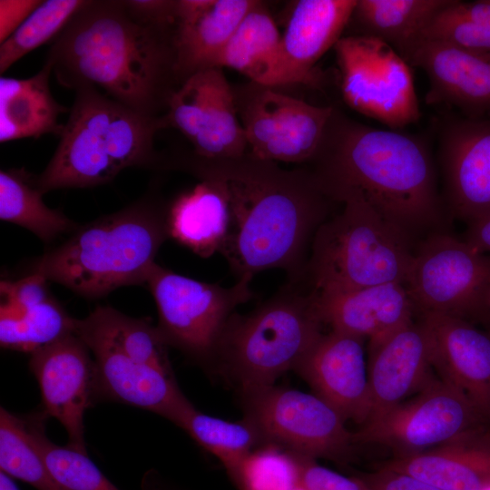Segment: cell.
<instances>
[{"instance_id":"obj_1","label":"cell","mask_w":490,"mask_h":490,"mask_svg":"<svg viewBox=\"0 0 490 490\" xmlns=\"http://www.w3.org/2000/svg\"><path fill=\"white\" fill-rule=\"evenodd\" d=\"M175 1L85 0L53 40L46 62L57 82L83 85L148 117H162L181 86Z\"/></svg>"},{"instance_id":"obj_2","label":"cell","mask_w":490,"mask_h":490,"mask_svg":"<svg viewBox=\"0 0 490 490\" xmlns=\"http://www.w3.org/2000/svg\"><path fill=\"white\" fill-rule=\"evenodd\" d=\"M170 168L223 187L230 224L220 253L237 279L270 269H283L289 279H298L309 244L337 203L311 170H285L247 153L221 160L179 157Z\"/></svg>"},{"instance_id":"obj_3","label":"cell","mask_w":490,"mask_h":490,"mask_svg":"<svg viewBox=\"0 0 490 490\" xmlns=\"http://www.w3.org/2000/svg\"><path fill=\"white\" fill-rule=\"evenodd\" d=\"M310 162L334 201H363L412 241L443 221L446 207L434 160L418 137L374 128L334 109Z\"/></svg>"},{"instance_id":"obj_4","label":"cell","mask_w":490,"mask_h":490,"mask_svg":"<svg viewBox=\"0 0 490 490\" xmlns=\"http://www.w3.org/2000/svg\"><path fill=\"white\" fill-rule=\"evenodd\" d=\"M167 205L146 195L79 227L62 244L33 260L28 274L64 286L90 299L145 284L169 238Z\"/></svg>"},{"instance_id":"obj_5","label":"cell","mask_w":490,"mask_h":490,"mask_svg":"<svg viewBox=\"0 0 490 490\" xmlns=\"http://www.w3.org/2000/svg\"><path fill=\"white\" fill-rule=\"evenodd\" d=\"M74 92L56 150L35 178L44 194L99 186L129 167H159L154 138L165 128L162 116L142 115L94 86L83 85Z\"/></svg>"},{"instance_id":"obj_6","label":"cell","mask_w":490,"mask_h":490,"mask_svg":"<svg viewBox=\"0 0 490 490\" xmlns=\"http://www.w3.org/2000/svg\"><path fill=\"white\" fill-rule=\"evenodd\" d=\"M317 230L299 279L314 291L407 280L415 249L398 229L357 198Z\"/></svg>"},{"instance_id":"obj_7","label":"cell","mask_w":490,"mask_h":490,"mask_svg":"<svg viewBox=\"0 0 490 490\" xmlns=\"http://www.w3.org/2000/svg\"><path fill=\"white\" fill-rule=\"evenodd\" d=\"M321 326L314 291L289 279L253 311L231 315L214 361L235 376L242 392L272 386L297 368L321 336Z\"/></svg>"},{"instance_id":"obj_8","label":"cell","mask_w":490,"mask_h":490,"mask_svg":"<svg viewBox=\"0 0 490 490\" xmlns=\"http://www.w3.org/2000/svg\"><path fill=\"white\" fill-rule=\"evenodd\" d=\"M251 277L230 287L178 274L157 263L145 284L158 312L157 329L167 346L200 364L214 361L222 335L235 309L255 297Z\"/></svg>"},{"instance_id":"obj_9","label":"cell","mask_w":490,"mask_h":490,"mask_svg":"<svg viewBox=\"0 0 490 490\" xmlns=\"http://www.w3.org/2000/svg\"><path fill=\"white\" fill-rule=\"evenodd\" d=\"M405 285L418 316L471 322L490 312V257L465 240L433 232L415 249Z\"/></svg>"},{"instance_id":"obj_10","label":"cell","mask_w":490,"mask_h":490,"mask_svg":"<svg viewBox=\"0 0 490 490\" xmlns=\"http://www.w3.org/2000/svg\"><path fill=\"white\" fill-rule=\"evenodd\" d=\"M346 103L398 130L418 121L414 78L406 60L389 44L368 36L341 37L334 46Z\"/></svg>"},{"instance_id":"obj_11","label":"cell","mask_w":490,"mask_h":490,"mask_svg":"<svg viewBox=\"0 0 490 490\" xmlns=\"http://www.w3.org/2000/svg\"><path fill=\"white\" fill-rule=\"evenodd\" d=\"M485 420L462 391L432 377L413 399L363 424L353 433V441L382 445L403 456L479 431Z\"/></svg>"},{"instance_id":"obj_12","label":"cell","mask_w":490,"mask_h":490,"mask_svg":"<svg viewBox=\"0 0 490 490\" xmlns=\"http://www.w3.org/2000/svg\"><path fill=\"white\" fill-rule=\"evenodd\" d=\"M242 393L246 419L264 442L299 456L337 460L354 444L344 417L316 394L273 385Z\"/></svg>"},{"instance_id":"obj_13","label":"cell","mask_w":490,"mask_h":490,"mask_svg":"<svg viewBox=\"0 0 490 490\" xmlns=\"http://www.w3.org/2000/svg\"><path fill=\"white\" fill-rule=\"evenodd\" d=\"M238 114L252 158L310 162L334 111L250 82L233 88Z\"/></svg>"},{"instance_id":"obj_14","label":"cell","mask_w":490,"mask_h":490,"mask_svg":"<svg viewBox=\"0 0 490 490\" xmlns=\"http://www.w3.org/2000/svg\"><path fill=\"white\" fill-rule=\"evenodd\" d=\"M162 120L192 146L191 153L179 157L221 160L247 153L234 90L222 68L205 69L185 80L172 93Z\"/></svg>"},{"instance_id":"obj_15","label":"cell","mask_w":490,"mask_h":490,"mask_svg":"<svg viewBox=\"0 0 490 490\" xmlns=\"http://www.w3.org/2000/svg\"><path fill=\"white\" fill-rule=\"evenodd\" d=\"M74 333L30 354L29 368L37 380L44 411L64 427L68 446L87 454L84 414L95 405L94 359Z\"/></svg>"},{"instance_id":"obj_16","label":"cell","mask_w":490,"mask_h":490,"mask_svg":"<svg viewBox=\"0 0 490 490\" xmlns=\"http://www.w3.org/2000/svg\"><path fill=\"white\" fill-rule=\"evenodd\" d=\"M446 210L468 224L490 215V122L456 121L439 138Z\"/></svg>"},{"instance_id":"obj_17","label":"cell","mask_w":490,"mask_h":490,"mask_svg":"<svg viewBox=\"0 0 490 490\" xmlns=\"http://www.w3.org/2000/svg\"><path fill=\"white\" fill-rule=\"evenodd\" d=\"M363 344L364 339L341 332L322 333L295 369L346 421L361 426L371 410Z\"/></svg>"},{"instance_id":"obj_18","label":"cell","mask_w":490,"mask_h":490,"mask_svg":"<svg viewBox=\"0 0 490 490\" xmlns=\"http://www.w3.org/2000/svg\"><path fill=\"white\" fill-rule=\"evenodd\" d=\"M368 353L371 400L368 421L403 403L433 377L430 334L419 317L379 339L369 341Z\"/></svg>"},{"instance_id":"obj_19","label":"cell","mask_w":490,"mask_h":490,"mask_svg":"<svg viewBox=\"0 0 490 490\" xmlns=\"http://www.w3.org/2000/svg\"><path fill=\"white\" fill-rule=\"evenodd\" d=\"M94 359L95 403L111 401L157 414L176 426L193 407L173 373L136 362L102 344L87 345Z\"/></svg>"},{"instance_id":"obj_20","label":"cell","mask_w":490,"mask_h":490,"mask_svg":"<svg viewBox=\"0 0 490 490\" xmlns=\"http://www.w3.org/2000/svg\"><path fill=\"white\" fill-rule=\"evenodd\" d=\"M432 366L440 378L462 391L490 418V333L460 318L426 314Z\"/></svg>"},{"instance_id":"obj_21","label":"cell","mask_w":490,"mask_h":490,"mask_svg":"<svg viewBox=\"0 0 490 490\" xmlns=\"http://www.w3.org/2000/svg\"><path fill=\"white\" fill-rule=\"evenodd\" d=\"M314 293L322 325L368 342L414 320L416 314L406 285L400 282Z\"/></svg>"},{"instance_id":"obj_22","label":"cell","mask_w":490,"mask_h":490,"mask_svg":"<svg viewBox=\"0 0 490 490\" xmlns=\"http://www.w3.org/2000/svg\"><path fill=\"white\" fill-rule=\"evenodd\" d=\"M256 0H176L174 46L181 85L192 74L219 67L220 56Z\"/></svg>"},{"instance_id":"obj_23","label":"cell","mask_w":490,"mask_h":490,"mask_svg":"<svg viewBox=\"0 0 490 490\" xmlns=\"http://www.w3.org/2000/svg\"><path fill=\"white\" fill-rule=\"evenodd\" d=\"M405 60L426 74L430 83L427 103L469 110L490 106V53L419 41Z\"/></svg>"},{"instance_id":"obj_24","label":"cell","mask_w":490,"mask_h":490,"mask_svg":"<svg viewBox=\"0 0 490 490\" xmlns=\"http://www.w3.org/2000/svg\"><path fill=\"white\" fill-rule=\"evenodd\" d=\"M219 67H230L268 87L317 84L289 60L281 34L265 5L257 1L224 49Z\"/></svg>"},{"instance_id":"obj_25","label":"cell","mask_w":490,"mask_h":490,"mask_svg":"<svg viewBox=\"0 0 490 490\" xmlns=\"http://www.w3.org/2000/svg\"><path fill=\"white\" fill-rule=\"evenodd\" d=\"M382 466L439 490H483L490 485V437L479 430L427 451L395 456Z\"/></svg>"},{"instance_id":"obj_26","label":"cell","mask_w":490,"mask_h":490,"mask_svg":"<svg viewBox=\"0 0 490 490\" xmlns=\"http://www.w3.org/2000/svg\"><path fill=\"white\" fill-rule=\"evenodd\" d=\"M169 238L201 258L220 252L230 229V211L221 184L214 179L201 180L176 196L168 205Z\"/></svg>"},{"instance_id":"obj_27","label":"cell","mask_w":490,"mask_h":490,"mask_svg":"<svg viewBox=\"0 0 490 490\" xmlns=\"http://www.w3.org/2000/svg\"><path fill=\"white\" fill-rule=\"evenodd\" d=\"M52 65L45 61L35 74L0 78V142L45 134L61 135L59 116L68 111L52 94Z\"/></svg>"},{"instance_id":"obj_28","label":"cell","mask_w":490,"mask_h":490,"mask_svg":"<svg viewBox=\"0 0 490 490\" xmlns=\"http://www.w3.org/2000/svg\"><path fill=\"white\" fill-rule=\"evenodd\" d=\"M357 0H299L294 5L281 35L291 64L318 83L315 64L341 38Z\"/></svg>"},{"instance_id":"obj_29","label":"cell","mask_w":490,"mask_h":490,"mask_svg":"<svg viewBox=\"0 0 490 490\" xmlns=\"http://www.w3.org/2000/svg\"><path fill=\"white\" fill-rule=\"evenodd\" d=\"M74 334L86 345H105L136 362L173 373L168 346L148 319L99 305L84 318H76Z\"/></svg>"},{"instance_id":"obj_30","label":"cell","mask_w":490,"mask_h":490,"mask_svg":"<svg viewBox=\"0 0 490 490\" xmlns=\"http://www.w3.org/2000/svg\"><path fill=\"white\" fill-rule=\"evenodd\" d=\"M451 0H357L350 21L358 33L393 47L404 59L429 20Z\"/></svg>"},{"instance_id":"obj_31","label":"cell","mask_w":490,"mask_h":490,"mask_svg":"<svg viewBox=\"0 0 490 490\" xmlns=\"http://www.w3.org/2000/svg\"><path fill=\"white\" fill-rule=\"evenodd\" d=\"M36 175L24 168L0 172V219L33 232L50 243L57 237L74 232L79 224L59 210L47 207Z\"/></svg>"},{"instance_id":"obj_32","label":"cell","mask_w":490,"mask_h":490,"mask_svg":"<svg viewBox=\"0 0 490 490\" xmlns=\"http://www.w3.org/2000/svg\"><path fill=\"white\" fill-rule=\"evenodd\" d=\"M72 318L51 294L23 304L1 303L0 344L3 348L26 353L74 333Z\"/></svg>"},{"instance_id":"obj_33","label":"cell","mask_w":490,"mask_h":490,"mask_svg":"<svg viewBox=\"0 0 490 490\" xmlns=\"http://www.w3.org/2000/svg\"><path fill=\"white\" fill-rule=\"evenodd\" d=\"M178 426L215 455L231 477L256 446L264 442L258 429L246 418L241 422H230L200 412L194 407L181 418Z\"/></svg>"},{"instance_id":"obj_34","label":"cell","mask_w":490,"mask_h":490,"mask_svg":"<svg viewBox=\"0 0 490 490\" xmlns=\"http://www.w3.org/2000/svg\"><path fill=\"white\" fill-rule=\"evenodd\" d=\"M45 412L22 416L28 437L48 469L66 490H119L87 454L52 442L45 432Z\"/></svg>"},{"instance_id":"obj_35","label":"cell","mask_w":490,"mask_h":490,"mask_svg":"<svg viewBox=\"0 0 490 490\" xmlns=\"http://www.w3.org/2000/svg\"><path fill=\"white\" fill-rule=\"evenodd\" d=\"M419 41L444 42L490 53V0H451L425 25Z\"/></svg>"},{"instance_id":"obj_36","label":"cell","mask_w":490,"mask_h":490,"mask_svg":"<svg viewBox=\"0 0 490 490\" xmlns=\"http://www.w3.org/2000/svg\"><path fill=\"white\" fill-rule=\"evenodd\" d=\"M1 471L37 490H66L53 475L26 433L22 416L0 407Z\"/></svg>"},{"instance_id":"obj_37","label":"cell","mask_w":490,"mask_h":490,"mask_svg":"<svg viewBox=\"0 0 490 490\" xmlns=\"http://www.w3.org/2000/svg\"><path fill=\"white\" fill-rule=\"evenodd\" d=\"M85 0H46L0 45V73L28 53L54 40Z\"/></svg>"},{"instance_id":"obj_38","label":"cell","mask_w":490,"mask_h":490,"mask_svg":"<svg viewBox=\"0 0 490 490\" xmlns=\"http://www.w3.org/2000/svg\"><path fill=\"white\" fill-rule=\"evenodd\" d=\"M242 490H293L299 485V463L277 445L255 449L232 477Z\"/></svg>"},{"instance_id":"obj_39","label":"cell","mask_w":490,"mask_h":490,"mask_svg":"<svg viewBox=\"0 0 490 490\" xmlns=\"http://www.w3.org/2000/svg\"><path fill=\"white\" fill-rule=\"evenodd\" d=\"M294 454V453H293ZM299 468V485L307 490H369L361 476L348 477L294 454Z\"/></svg>"},{"instance_id":"obj_40","label":"cell","mask_w":490,"mask_h":490,"mask_svg":"<svg viewBox=\"0 0 490 490\" xmlns=\"http://www.w3.org/2000/svg\"><path fill=\"white\" fill-rule=\"evenodd\" d=\"M360 476L369 490H439L413 475L385 466Z\"/></svg>"},{"instance_id":"obj_41","label":"cell","mask_w":490,"mask_h":490,"mask_svg":"<svg viewBox=\"0 0 490 490\" xmlns=\"http://www.w3.org/2000/svg\"><path fill=\"white\" fill-rule=\"evenodd\" d=\"M41 3L39 0H0V43H4Z\"/></svg>"},{"instance_id":"obj_42","label":"cell","mask_w":490,"mask_h":490,"mask_svg":"<svg viewBox=\"0 0 490 490\" xmlns=\"http://www.w3.org/2000/svg\"><path fill=\"white\" fill-rule=\"evenodd\" d=\"M465 241L478 252L490 251V215L468 224Z\"/></svg>"},{"instance_id":"obj_43","label":"cell","mask_w":490,"mask_h":490,"mask_svg":"<svg viewBox=\"0 0 490 490\" xmlns=\"http://www.w3.org/2000/svg\"><path fill=\"white\" fill-rule=\"evenodd\" d=\"M142 490H176L166 484L155 471H148L142 477Z\"/></svg>"},{"instance_id":"obj_44","label":"cell","mask_w":490,"mask_h":490,"mask_svg":"<svg viewBox=\"0 0 490 490\" xmlns=\"http://www.w3.org/2000/svg\"><path fill=\"white\" fill-rule=\"evenodd\" d=\"M0 490H19L11 477L5 473H0Z\"/></svg>"},{"instance_id":"obj_45","label":"cell","mask_w":490,"mask_h":490,"mask_svg":"<svg viewBox=\"0 0 490 490\" xmlns=\"http://www.w3.org/2000/svg\"><path fill=\"white\" fill-rule=\"evenodd\" d=\"M293 490H307L306 488H304L302 485H298L297 487H295Z\"/></svg>"},{"instance_id":"obj_46","label":"cell","mask_w":490,"mask_h":490,"mask_svg":"<svg viewBox=\"0 0 490 490\" xmlns=\"http://www.w3.org/2000/svg\"><path fill=\"white\" fill-rule=\"evenodd\" d=\"M483 490H490V485H489V486H487V487H485V489H483Z\"/></svg>"}]
</instances>
